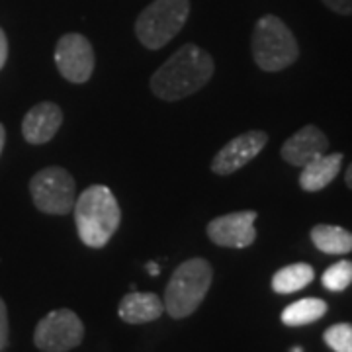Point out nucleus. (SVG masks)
I'll use <instances>...</instances> for the list:
<instances>
[{
    "mask_svg": "<svg viewBox=\"0 0 352 352\" xmlns=\"http://www.w3.org/2000/svg\"><path fill=\"white\" fill-rule=\"evenodd\" d=\"M214 280L212 264L206 258H188L173 272L164 289V311L173 319H184L194 314L208 296Z\"/></svg>",
    "mask_w": 352,
    "mask_h": 352,
    "instance_id": "3",
    "label": "nucleus"
},
{
    "mask_svg": "<svg viewBox=\"0 0 352 352\" xmlns=\"http://www.w3.org/2000/svg\"><path fill=\"white\" fill-rule=\"evenodd\" d=\"M254 221H256V212H252V210L233 212V214L219 215V217L212 219L206 227V233L217 247L247 249L256 239Z\"/></svg>",
    "mask_w": 352,
    "mask_h": 352,
    "instance_id": "9",
    "label": "nucleus"
},
{
    "mask_svg": "<svg viewBox=\"0 0 352 352\" xmlns=\"http://www.w3.org/2000/svg\"><path fill=\"white\" fill-rule=\"evenodd\" d=\"M323 340L333 352H352V323H337L323 333Z\"/></svg>",
    "mask_w": 352,
    "mask_h": 352,
    "instance_id": "19",
    "label": "nucleus"
},
{
    "mask_svg": "<svg viewBox=\"0 0 352 352\" xmlns=\"http://www.w3.org/2000/svg\"><path fill=\"white\" fill-rule=\"evenodd\" d=\"M164 311V303L153 292H129L122 298L118 315L129 325H143L157 321Z\"/></svg>",
    "mask_w": 352,
    "mask_h": 352,
    "instance_id": "13",
    "label": "nucleus"
},
{
    "mask_svg": "<svg viewBox=\"0 0 352 352\" xmlns=\"http://www.w3.org/2000/svg\"><path fill=\"white\" fill-rule=\"evenodd\" d=\"M214 69V59L208 51L186 43L153 73V94L166 102L188 98L212 80Z\"/></svg>",
    "mask_w": 352,
    "mask_h": 352,
    "instance_id": "1",
    "label": "nucleus"
},
{
    "mask_svg": "<svg viewBox=\"0 0 352 352\" xmlns=\"http://www.w3.org/2000/svg\"><path fill=\"white\" fill-rule=\"evenodd\" d=\"M190 16V0H153L139 14L135 36L147 50H161L184 28Z\"/></svg>",
    "mask_w": 352,
    "mask_h": 352,
    "instance_id": "5",
    "label": "nucleus"
},
{
    "mask_svg": "<svg viewBox=\"0 0 352 352\" xmlns=\"http://www.w3.org/2000/svg\"><path fill=\"white\" fill-rule=\"evenodd\" d=\"M73 214L78 239L90 249L106 247L122 221V210L113 192L102 184L82 190L76 198Z\"/></svg>",
    "mask_w": 352,
    "mask_h": 352,
    "instance_id": "2",
    "label": "nucleus"
},
{
    "mask_svg": "<svg viewBox=\"0 0 352 352\" xmlns=\"http://www.w3.org/2000/svg\"><path fill=\"white\" fill-rule=\"evenodd\" d=\"M4 141H6V129L0 124V155H2V149H4Z\"/></svg>",
    "mask_w": 352,
    "mask_h": 352,
    "instance_id": "25",
    "label": "nucleus"
},
{
    "mask_svg": "<svg viewBox=\"0 0 352 352\" xmlns=\"http://www.w3.org/2000/svg\"><path fill=\"white\" fill-rule=\"evenodd\" d=\"M314 245L325 254H349L352 252V233L339 226L319 223L311 229Z\"/></svg>",
    "mask_w": 352,
    "mask_h": 352,
    "instance_id": "15",
    "label": "nucleus"
},
{
    "mask_svg": "<svg viewBox=\"0 0 352 352\" xmlns=\"http://www.w3.org/2000/svg\"><path fill=\"white\" fill-rule=\"evenodd\" d=\"M327 314V303L319 298H303L298 302L289 303L282 311V323L288 327H303L319 321Z\"/></svg>",
    "mask_w": 352,
    "mask_h": 352,
    "instance_id": "16",
    "label": "nucleus"
},
{
    "mask_svg": "<svg viewBox=\"0 0 352 352\" xmlns=\"http://www.w3.org/2000/svg\"><path fill=\"white\" fill-rule=\"evenodd\" d=\"M292 352H303L300 346H296V349H292Z\"/></svg>",
    "mask_w": 352,
    "mask_h": 352,
    "instance_id": "26",
    "label": "nucleus"
},
{
    "mask_svg": "<svg viewBox=\"0 0 352 352\" xmlns=\"http://www.w3.org/2000/svg\"><path fill=\"white\" fill-rule=\"evenodd\" d=\"M63 124V110L55 102H39L25 113L22 135L30 145H45Z\"/></svg>",
    "mask_w": 352,
    "mask_h": 352,
    "instance_id": "12",
    "label": "nucleus"
},
{
    "mask_svg": "<svg viewBox=\"0 0 352 352\" xmlns=\"http://www.w3.org/2000/svg\"><path fill=\"white\" fill-rule=\"evenodd\" d=\"M6 59H8V39H6V34L2 32V28H0V69L4 67Z\"/></svg>",
    "mask_w": 352,
    "mask_h": 352,
    "instance_id": "22",
    "label": "nucleus"
},
{
    "mask_svg": "<svg viewBox=\"0 0 352 352\" xmlns=\"http://www.w3.org/2000/svg\"><path fill=\"white\" fill-rule=\"evenodd\" d=\"M252 59L264 73L288 69L300 57V45L292 30L274 14L258 18L252 30Z\"/></svg>",
    "mask_w": 352,
    "mask_h": 352,
    "instance_id": "4",
    "label": "nucleus"
},
{
    "mask_svg": "<svg viewBox=\"0 0 352 352\" xmlns=\"http://www.w3.org/2000/svg\"><path fill=\"white\" fill-rule=\"evenodd\" d=\"M8 339H10V327H8V309L6 303L0 298V352L8 346Z\"/></svg>",
    "mask_w": 352,
    "mask_h": 352,
    "instance_id": "20",
    "label": "nucleus"
},
{
    "mask_svg": "<svg viewBox=\"0 0 352 352\" xmlns=\"http://www.w3.org/2000/svg\"><path fill=\"white\" fill-rule=\"evenodd\" d=\"M147 270H149V274H151V276H157V274L161 272V268H159V264L157 263L147 264Z\"/></svg>",
    "mask_w": 352,
    "mask_h": 352,
    "instance_id": "24",
    "label": "nucleus"
},
{
    "mask_svg": "<svg viewBox=\"0 0 352 352\" xmlns=\"http://www.w3.org/2000/svg\"><path fill=\"white\" fill-rule=\"evenodd\" d=\"M268 143V133L263 129H251L226 143L214 159L212 170L217 176H229L237 173L245 164L254 161V157L263 151Z\"/></svg>",
    "mask_w": 352,
    "mask_h": 352,
    "instance_id": "10",
    "label": "nucleus"
},
{
    "mask_svg": "<svg viewBox=\"0 0 352 352\" xmlns=\"http://www.w3.org/2000/svg\"><path fill=\"white\" fill-rule=\"evenodd\" d=\"M342 153H333V155H321L314 159L311 163L302 166V175H300V186L305 192H319V190L327 188L329 184L337 178L342 164Z\"/></svg>",
    "mask_w": 352,
    "mask_h": 352,
    "instance_id": "14",
    "label": "nucleus"
},
{
    "mask_svg": "<svg viewBox=\"0 0 352 352\" xmlns=\"http://www.w3.org/2000/svg\"><path fill=\"white\" fill-rule=\"evenodd\" d=\"M55 65L65 80L82 85L94 73V50L82 34H65L55 45Z\"/></svg>",
    "mask_w": 352,
    "mask_h": 352,
    "instance_id": "8",
    "label": "nucleus"
},
{
    "mask_svg": "<svg viewBox=\"0 0 352 352\" xmlns=\"http://www.w3.org/2000/svg\"><path fill=\"white\" fill-rule=\"evenodd\" d=\"M85 339V325L71 309H55L39 319L34 331V344L41 352H67Z\"/></svg>",
    "mask_w": 352,
    "mask_h": 352,
    "instance_id": "7",
    "label": "nucleus"
},
{
    "mask_svg": "<svg viewBox=\"0 0 352 352\" xmlns=\"http://www.w3.org/2000/svg\"><path fill=\"white\" fill-rule=\"evenodd\" d=\"M329 149L327 135L317 126H303L294 135L284 141L280 155L292 166H305L314 159L325 155Z\"/></svg>",
    "mask_w": 352,
    "mask_h": 352,
    "instance_id": "11",
    "label": "nucleus"
},
{
    "mask_svg": "<svg viewBox=\"0 0 352 352\" xmlns=\"http://www.w3.org/2000/svg\"><path fill=\"white\" fill-rule=\"evenodd\" d=\"M32 201L39 212L50 215H67L76 201V182L61 166H45L30 180Z\"/></svg>",
    "mask_w": 352,
    "mask_h": 352,
    "instance_id": "6",
    "label": "nucleus"
},
{
    "mask_svg": "<svg viewBox=\"0 0 352 352\" xmlns=\"http://www.w3.org/2000/svg\"><path fill=\"white\" fill-rule=\"evenodd\" d=\"M344 182H346V186L352 190V163L349 164V168H346V173H344Z\"/></svg>",
    "mask_w": 352,
    "mask_h": 352,
    "instance_id": "23",
    "label": "nucleus"
},
{
    "mask_svg": "<svg viewBox=\"0 0 352 352\" xmlns=\"http://www.w3.org/2000/svg\"><path fill=\"white\" fill-rule=\"evenodd\" d=\"M314 266L305 263L289 264V266L280 268L272 276V289L276 294H294V292H300L305 286H309L314 282Z\"/></svg>",
    "mask_w": 352,
    "mask_h": 352,
    "instance_id": "17",
    "label": "nucleus"
},
{
    "mask_svg": "<svg viewBox=\"0 0 352 352\" xmlns=\"http://www.w3.org/2000/svg\"><path fill=\"white\" fill-rule=\"evenodd\" d=\"M329 10L340 16H352V0H321Z\"/></svg>",
    "mask_w": 352,
    "mask_h": 352,
    "instance_id": "21",
    "label": "nucleus"
},
{
    "mask_svg": "<svg viewBox=\"0 0 352 352\" xmlns=\"http://www.w3.org/2000/svg\"><path fill=\"white\" fill-rule=\"evenodd\" d=\"M323 286L329 292H344L352 284V263L351 261H339L333 266H329L327 270L321 276Z\"/></svg>",
    "mask_w": 352,
    "mask_h": 352,
    "instance_id": "18",
    "label": "nucleus"
}]
</instances>
